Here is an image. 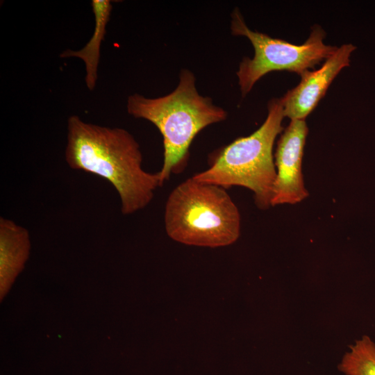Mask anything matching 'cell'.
<instances>
[{"label":"cell","mask_w":375,"mask_h":375,"mask_svg":"<svg viewBox=\"0 0 375 375\" xmlns=\"http://www.w3.org/2000/svg\"><path fill=\"white\" fill-rule=\"evenodd\" d=\"M31 249L28 231L14 221L0 218V276L1 290L10 287L23 269ZM4 293V292H3Z\"/></svg>","instance_id":"obj_8"},{"label":"cell","mask_w":375,"mask_h":375,"mask_svg":"<svg viewBox=\"0 0 375 375\" xmlns=\"http://www.w3.org/2000/svg\"><path fill=\"white\" fill-rule=\"evenodd\" d=\"M195 81L191 71L182 69L178 84L171 93L157 98L134 94L127 100L128 114L149 121L162 136L163 163L158 172L162 185L171 174L185 169L195 136L227 117L225 110L215 106L210 97L199 94Z\"/></svg>","instance_id":"obj_2"},{"label":"cell","mask_w":375,"mask_h":375,"mask_svg":"<svg viewBox=\"0 0 375 375\" xmlns=\"http://www.w3.org/2000/svg\"><path fill=\"white\" fill-rule=\"evenodd\" d=\"M308 133L305 119H293L281 135L274 154L276 176L271 206L295 204L308 196L301 169Z\"/></svg>","instance_id":"obj_6"},{"label":"cell","mask_w":375,"mask_h":375,"mask_svg":"<svg viewBox=\"0 0 375 375\" xmlns=\"http://www.w3.org/2000/svg\"><path fill=\"white\" fill-rule=\"evenodd\" d=\"M95 19L94 30L88 42L81 49H67L60 57L62 58L76 57L81 59L85 66V83L90 90H93L97 81L100 47L104 39L106 27L112 8L109 0H92L91 2Z\"/></svg>","instance_id":"obj_9"},{"label":"cell","mask_w":375,"mask_h":375,"mask_svg":"<svg viewBox=\"0 0 375 375\" xmlns=\"http://www.w3.org/2000/svg\"><path fill=\"white\" fill-rule=\"evenodd\" d=\"M231 30L235 36L247 38L254 49L253 57L243 58L237 72L242 97L266 74L285 70L301 76L324 62L338 49L324 43L326 33L318 25L312 28L310 36L301 45L253 31L246 25L238 8L231 14Z\"/></svg>","instance_id":"obj_5"},{"label":"cell","mask_w":375,"mask_h":375,"mask_svg":"<svg viewBox=\"0 0 375 375\" xmlns=\"http://www.w3.org/2000/svg\"><path fill=\"white\" fill-rule=\"evenodd\" d=\"M169 237L188 245L218 247L239 238V210L226 189L188 178L169 194L164 212Z\"/></svg>","instance_id":"obj_3"},{"label":"cell","mask_w":375,"mask_h":375,"mask_svg":"<svg viewBox=\"0 0 375 375\" xmlns=\"http://www.w3.org/2000/svg\"><path fill=\"white\" fill-rule=\"evenodd\" d=\"M338 366L345 375H375V343L367 335L349 346Z\"/></svg>","instance_id":"obj_10"},{"label":"cell","mask_w":375,"mask_h":375,"mask_svg":"<svg viewBox=\"0 0 375 375\" xmlns=\"http://www.w3.org/2000/svg\"><path fill=\"white\" fill-rule=\"evenodd\" d=\"M356 49L351 44H343L319 69L302 74L300 83L281 97L284 116L291 120L305 119L324 96L335 77L349 65L350 56Z\"/></svg>","instance_id":"obj_7"},{"label":"cell","mask_w":375,"mask_h":375,"mask_svg":"<svg viewBox=\"0 0 375 375\" xmlns=\"http://www.w3.org/2000/svg\"><path fill=\"white\" fill-rule=\"evenodd\" d=\"M65 158L70 168L110 183L119 194L124 215L144 209L162 186L158 172L143 169L139 144L124 128L101 126L70 116Z\"/></svg>","instance_id":"obj_1"},{"label":"cell","mask_w":375,"mask_h":375,"mask_svg":"<svg viewBox=\"0 0 375 375\" xmlns=\"http://www.w3.org/2000/svg\"><path fill=\"white\" fill-rule=\"evenodd\" d=\"M267 108V117L258 129L224 147L214 157L209 168L192 177L225 189L232 186L246 188L253 192L258 208L268 209L276 176L273 146L277 135L284 130L282 99H271Z\"/></svg>","instance_id":"obj_4"}]
</instances>
